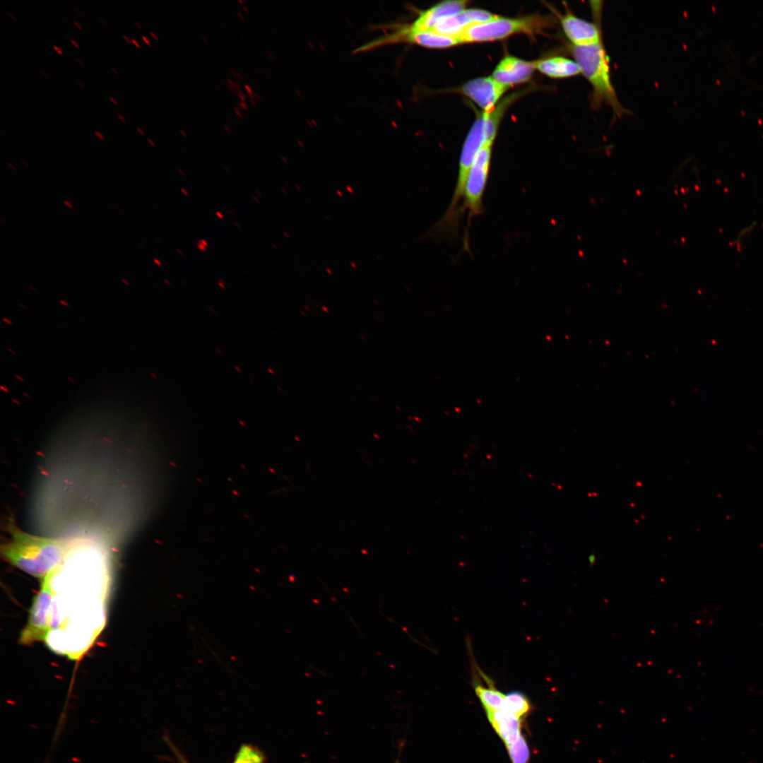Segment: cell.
<instances>
[{
	"label": "cell",
	"instance_id": "9a60e30c",
	"mask_svg": "<svg viewBox=\"0 0 763 763\" xmlns=\"http://www.w3.org/2000/svg\"><path fill=\"white\" fill-rule=\"evenodd\" d=\"M265 754L256 746L242 744L236 752L232 763H265Z\"/></svg>",
	"mask_w": 763,
	"mask_h": 763
},
{
	"label": "cell",
	"instance_id": "f5cc1de1",
	"mask_svg": "<svg viewBox=\"0 0 763 763\" xmlns=\"http://www.w3.org/2000/svg\"><path fill=\"white\" fill-rule=\"evenodd\" d=\"M134 23H135V24H136V25H137V26H138V28H139L140 29H142V26H141V25H140V24H139V23H138L137 21H136V20H135V21H134Z\"/></svg>",
	"mask_w": 763,
	"mask_h": 763
},
{
	"label": "cell",
	"instance_id": "60d3db41",
	"mask_svg": "<svg viewBox=\"0 0 763 763\" xmlns=\"http://www.w3.org/2000/svg\"><path fill=\"white\" fill-rule=\"evenodd\" d=\"M150 34L151 35V36H152V37H153V38H154L155 40H158V37H157V35H155V33H154L153 32L150 31Z\"/></svg>",
	"mask_w": 763,
	"mask_h": 763
},
{
	"label": "cell",
	"instance_id": "cb8c5ba5",
	"mask_svg": "<svg viewBox=\"0 0 763 763\" xmlns=\"http://www.w3.org/2000/svg\"><path fill=\"white\" fill-rule=\"evenodd\" d=\"M244 88L247 90L248 93H253L252 89L249 85L245 84Z\"/></svg>",
	"mask_w": 763,
	"mask_h": 763
},
{
	"label": "cell",
	"instance_id": "11a10c76",
	"mask_svg": "<svg viewBox=\"0 0 763 763\" xmlns=\"http://www.w3.org/2000/svg\"><path fill=\"white\" fill-rule=\"evenodd\" d=\"M111 69H112V71H114L115 72V73L118 74V72L117 71V70L113 66H111Z\"/></svg>",
	"mask_w": 763,
	"mask_h": 763
},
{
	"label": "cell",
	"instance_id": "83f0119b",
	"mask_svg": "<svg viewBox=\"0 0 763 763\" xmlns=\"http://www.w3.org/2000/svg\"><path fill=\"white\" fill-rule=\"evenodd\" d=\"M69 40H70V42H71V43H72V44H73V45H74V46H75L76 47H78V48L79 47V45H78V43H77V42H76L75 40H73V39H70V38H69Z\"/></svg>",
	"mask_w": 763,
	"mask_h": 763
},
{
	"label": "cell",
	"instance_id": "3957f363",
	"mask_svg": "<svg viewBox=\"0 0 763 763\" xmlns=\"http://www.w3.org/2000/svg\"><path fill=\"white\" fill-rule=\"evenodd\" d=\"M553 23L550 17L538 14L520 18L497 16L490 21L468 27L456 38L459 44L499 40L515 34L542 33Z\"/></svg>",
	"mask_w": 763,
	"mask_h": 763
},
{
	"label": "cell",
	"instance_id": "ac0fdd59",
	"mask_svg": "<svg viewBox=\"0 0 763 763\" xmlns=\"http://www.w3.org/2000/svg\"><path fill=\"white\" fill-rule=\"evenodd\" d=\"M236 93L243 102L246 101L247 96L242 90H239Z\"/></svg>",
	"mask_w": 763,
	"mask_h": 763
},
{
	"label": "cell",
	"instance_id": "816d5d0a",
	"mask_svg": "<svg viewBox=\"0 0 763 763\" xmlns=\"http://www.w3.org/2000/svg\"><path fill=\"white\" fill-rule=\"evenodd\" d=\"M179 132L183 135V136L187 137V134L183 130L180 129Z\"/></svg>",
	"mask_w": 763,
	"mask_h": 763
},
{
	"label": "cell",
	"instance_id": "4316f807",
	"mask_svg": "<svg viewBox=\"0 0 763 763\" xmlns=\"http://www.w3.org/2000/svg\"><path fill=\"white\" fill-rule=\"evenodd\" d=\"M35 66L45 76H46L47 78L49 77L48 75L47 74V73L45 72L43 70H42L37 65H36Z\"/></svg>",
	"mask_w": 763,
	"mask_h": 763
},
{
	"label": "cell",
	"instance_id": "7dc6e473",
	"mask_svg": "<svg viewBox=\"0 0 763 763\" xmlns=\"http://www.w3.org/2000/svg\"><path fill=\"white\" fill-rule=\"evenodd\" d=\"M74 9L76 11L77 13H80L81 15H83V13L81 12V11L79 8L75 7Z\"/></svg>",
	"mask_w": 763,
	"mask_h": 763
},
{
	"label": "cell",
	"instance_id": "c3c4849f",
	"mask_svg": "<svg viewBox=\"0 0 763 763\" xmlns=\"http://www.w3.org/2000/svg\"><path fill=\"white\" fill-rule=\"evenodd\" d=\"M76 61H78V63H79V64H81V66H83V64L82 63V61H81V60L80 59H78V57H76Z\"/></svg>",
	"mask_w": 763,
	"mask_h": 763
},
{
	"label": "cell",
	"instance_id": "7a4b0ae2",
	"mask_svg": "<svg viewBox=\"0 0 763 763\" xmlns=\"http://www.w3.org/2000/svg\"><path fill=\"white\" fill-rule=\"evenodd\" d=\"M569 49L581 74L591 86V107L596 109L605 105L617 118L627 114L628 110L620 103L612 83L610 59L603 40L585 46L570 45Z\"/></svg>",
	"mask_w": 763,
	"mask_h": 763
},
{
	"label": "cell",
	"instance_id": "9c48e42d",
	"mask_svg": "<svg viewBox=\"0 0 763 763\" xmlns=\"http://www.w3.org/2000/svg\"><path fill=\"white\" fill-rule=\"evenodd\" d=\"M508 88L490 76L469 81L462 86L461 90L484 112H491Z\"/></svg>",
	"mask_w": 763,
	"mask_h": 763
},
{
	"label": "cell",
	"instance_id": "e575fe53",
	"mask_svg": "<svg viewBox=\"0 0 763 763\" xmlns=\"http://www.w3.org/2000/svg\"><path fill=\"white\" fill-rule=\"evenodd\" d=\"M224 129L227 133H230V131H231L230 128L227 125L225 124L224 125Z\"/></svg>",
	"mask_w": 763,
	"mask_h": 763
},
{
	"label": "cell",
	"instance_id": "681fc988",
	"mask_svg": "<svg viewBox=\"0 0 763 763\" xmlns=\"http://www.w3.org/2000/svg\"><path fill=\"white\" fill-rule=\"evenodd\" d=\"M242 7H243V8L244 9V11L246 12H247V13L249 12L248 8L244 4H242Z\"/></svg>",
	"mask_w": 763,
	"mask_h": 763
},
{
	"label": "cell",
	"instance_id": "52a82bcc",
	"mask_svg": "<svg viewBox=\"0 0 763 763\" xmlns=\"http://www.w3.org/2000/svg\"><path fill=\"white\" fill-rule=\"evenodd\" d=\"M590 7L593 20L588 21L574 14L567 9L562 15H558L563 32L571 45L585 46L594 44L603 39L601 18L603 1H591Z\"/></svg>",
	"mask_w": 763,
	"mask_h": 763
},
{
	"label": "cell",
	"instance_id": "4dcf8cb0",
	"mask_svg": "<svg viewBox=\"0 0 763 763\" xmlns=\"http://www.w3.org/2000/svg\"><path fill=\"white\" fill-rule=\"evenodd\" d=\"M153 261H154V263H155V264H157L158 266H161L162 264H161V262H160V261L159 259H153Z\"/></svg>",
	"mask_w": 763,
	"mask_h": 763
},
{
	"label": "cell",
	"instance_id": "db71d44e",
	"mask_svg": "<svg viewBox=\"0 0 763 763\" xmlns=\"http://www.w3.org/2000/svg\"><path fill=\"white\" fill-rule=\"evenodd\" d=\"M122 281H123V282H124V283L125 284H126V285H129V283L128 280H126V279H122Z\"/></svg>",
	"mask_w": 763,
	"mask_h": 763
},
{
	"label": "cell",
	"instance_id": "5b68a950",
	"mask_svg": "<svg viewBox=\"0 0 763 763\" xmlns=\"http://www.w3.org/2000/svg\"><path fill=\"white\" fill-rule=\"evenodd\" d=\"M54 574H50L41 580L40 590L33 599L28 622L19 638V643L22 645H30L45 641L49 634L54 596L51 580Z\"/></svg>",
	"mask_w": 763,
	"mask_h": 763
},
{
	"label": "cell",
	"instance_id": "74e56055",
	"mask_svg": "<svg viewBox=\"0 0 763 763\" xmlns=\"http://www.w3.org/2000/svg\"><path fill=\"white\" fill-rule=\"evenodd\" d=\"M201 39H202V40H203V42H206V43H208V38H207V37H206L205 35H201Z\"/></svg>",
	"mask_w": 763,
	"mask_h": 763
},
{
	"label": "cell",
	"instance_id": "7c38bea8",
	"mask_svg": "<svg viewBox=\"0 0 763 763\" xmlns=\"http://www.w3.org/2000/svg\"><path fill=\"white\" fill-rule=\"evenodd\" d=\"M487 718L505 744L515 741L521 735V721L515 715L500 709L487 712Z\"/></svg>",
	"mask_w": 763,
	"mask_h": 763
},
{
	"label": "cell",
	"instance_id": "f1b7e54d",
	"mask_svg": "<svg viewBox=\"0 0 763 763\" xmlns=\"http://www.w3.org/2000/svg\"><path fill=\"white\" fill-rule=\"evenodd\" d=\"M7 165H8V167H9L10 169H11V170H12L13 171H15V170H16V167H14V166L13 165V164H12V163H11V162H7Z\"/></svg>",
	"mask_w": 763,
	"mask_h": 763
},
{
	"label": "cell",
	"instance_id": "ba28073f",
	"mask_svg": "<svg viewBox=\"0 0 763 763\" xmlns=\"http://www.w3.org/2000/svg\"><path fill=\"white\" fill-rule=\"evenodd\" d=\"M497 17V16L487 11L477 8H466L455 15L442 19L431 29L422 32H432L446 36L456 37L468 27L490 21ZM392 38L388 39L380 43L378 48L384 47L385 44Z\"/></svg>",
	"mask_w": 763,
	"mask_h": 763
},
{
	"label": "cell",
	"instance_id": "d6a6232c",
	"mask_svg": "<svg viewBox=\"0 0 763 763\" xmlns=\"http://www.w3.org/2000/svg\"><path fill=\"white\" fill-rule=\"evenodd\" d=\"M254 99H256V100H261V99H262V97H261V95H259V94L254 93Z\"/></svg>",
	"mask_w": 763,
	"mask_h": 763
},
{
	"label": "cell",
	"instance_id": "ffe728a7",
	"mask_svg": "<svg viewBox=\"0 0 763 763\" xmlns=\"http://www.w3.org/2000/svg\"><path fill=\"white\" fill-rule=\"evenodd\" d=\"M234 111H235L236 115L238 117H239V118L242 117V114L241 113V112L239 111V110L237 107H234Z\"/></svg>",
	"mask_w": 763,
	"mask_h": 763
},
{
	"label": "cell",
	"instance_id": "484cf974",
	"mask_svg": "<svg viewBox=\"0 0 763 763\" xmlns=\"http://www.w3.org/2000/svg\"><path fill=\"white\" fill-rule=\"evenodd\" d=\"M53 48H54V49H55V50H56V51H57V52H58V53H59V54H63V53H62V52H61V50L60 49V48H59V47H57V45H53Z\"/></svg>",
	"mask_w": 763,
	"mask_h": 763
},
{
	"label": "cell",
	"instance_id": "d4e9b609",
	"mask_svg": "<svg viewBox=\"0 0 763 763\" xmlns=\"http://www.w3.org/2000/svg\"><path fill=\"white\" fill-rule=\"evenodd\" d=\"M117 116H118L119 119H120V120H121V121H122V122H124V123H125V122H126V120L124 119V118L123 117V116H122V114H120V113H119V112H117Z\"/></svg>",
	"mask_w": 763,
	"mask_h": 763
},
{
	"label": "cell",
	"instance_id": "d590c367",
	"mask_svg": "<svg viewBox=\"0 0 763 763\" xmlns=\"http://www.w3.org/2000/svg\"><path fill=\"white\" fill-rule=\"evenodd\" d=\"M178 759H179V763H187L186 761L184 760L182 757H180V755L178 756Z\"/></svg>",
	"mask_w": 763,
	"mask_h": 763
},
{
	"label": "cell",
	"instance_id": "b9f144b4",
	"mask_svg": "<svg viewBox=\"0 0 763 763\" xmlns=\"http://www.w3.org/2000/svg\"><path fill=\"white\" fill-rule=\"evenodd\" d=\"M249 102H250V103H251V104H252V105L253 106H256V102H255L254 99H249Z\"/></svg>",
	"mask_w": 763,
	"mask_h": 763
},
{
	"label": "cell",
	"instance_id": "e0dca14e",
	"mask_svg": "<svg viewBox=\"0 0 763 763\" xmlns=\"http://www.w3.org/2000/svg\"><path fill=\"white\" fill-rule=\"evenodd\" d=\"M237 105L238 109L241 108V109L245 110H247L249 109L248 105H247V103L246 102L242 101V102H237Z\"/></svg>",
	"mask_w": 763,
	"mask_h": 763
},
{
	"label": "cell",
	"instance_id": "f6af8a7d",
	"mask_svg": "<svg viewBox=\"0 0 763 763\" xmlns=\"http://www.w3.org/2000/svg\"><path fill=\"white\" fill-rule=\"evenodd\" d=\"M237 15H238V16H239V18H241L242 20H243V19H244V16H243V14H242V13H240L239 11H238V12H237Z\"/></svg>",
	"mask_w": 763,
	"mask_h": 763
},
{
	"label": "cell",
	"instance_id": "1f68e13d",
	"mask_svg": "<svg viewBox=\"0 0 763 763\" xmlns=\"http://www.w3.org/2000/svg\"><path fill=\"white\" fill-rule=\"evenodd\" d=\"M131 40V42L134 43L137 47H140L139 44L138 43V42L135 39L132 38Z\"/></svg>",
	"mask_w": 763,
	"mask_h": 763
},
{
	"label": "cell",
	"instance_id": "7bdbcfd3",
	"mask_svg": "<svg viewBox=\"0 0 763 763\" xmlns=\"http://www.w3.org/2000/svg\"><path fill=\"white\" fill-rule=\"evenodd\" d=\"M136 130H137V131H138V132H139V133H140V134H141V135H143V136L144 135V132L143 131V130H142V129H141V128H139V127H138V126H137V127H136Z\"/></svg>",
	"mask_w": 763,
	"mask_h": 763
},
{
	"label": "cell",
	"instance_id": "4fadbf2b",
	"mask_svg": "<svg viewBox=\"0 0 763 763\" xmlns=\"http://www.w3.org/2000/svg\"><path fill=\"white\" fill-rule=\"evenodd\" d=\"M487 687L474 681V690L486 712L495 711L502 709L505 694L499 691L492 680L485 675Z\"/></svg>",
	"mask_w": 763,
	"mask_h": 763
},
{
	"label": "cell",
	"instance_id": "ab89813d",
	"mask_svg": "<svg viewBox=\"0 0 763 763\" xmlns=\"http://www.w3.org/2000/svg\"><path fill=\"white\" fill-rule=\"evenodd\" d=\"M73 23H74V24H75V25H76V26H77V27H78V28H79L80 30H82V28H81V25H80V24H79V23H78V22H77L76 20H73Z\"/></svg>",
	"mask_w": 763,
	"mask_h": 763
},
{
	"label": "cell",
	"instance_id": "8fae6325",
	"mask_svg": "<svg viewBox=\"0 0 763 763\" xmlns=\"http://www.w3.org/2000/svg\"><path fill=\"white\" fill-rule=\"evenodd\" d=\"M536 67L540 73L555 79L567 78L581 74L579 66L574 59L562 56H552L537 60Z\"/></svg>",
	"mask_w": 763,
	"mask_h": 763
},
{
	"label": "cell",
	"instance_id": "2e32d148",
	"mask_svg": "<svg viewBox=\"0 0 763 763\" xmlns=\"http://www.w3.org/2000/svg\"><path fill=\"white\" fill-rule=\"evenodd\" d=\"M512 763H528L530 750L523 735L514 742L506 744Z\"/></svg>",
	"mask_w": 763,
	"mask_h": 763
},
{
	"label": "cell",
	"instance_id": "44dd1931",
	"mask_svg": "<svg viewBox=\"0 0 763 763\" xmlns=\"http://www.w3.org/2000/svg\"><path fill=\"white\" fill-rule=\"evenodd\" d=\"M64 204L65 206H67L68 208H73V206L72 203H71V202H70L69 201H67V200H64Z\"/></svg>",
	"mask_w": 763,
	"mask_h": 763
},
{
	"label": "cell",
	"instance_id": "d6986e66",
	"mask_svg": "<svg viewBox=\"0 0 763 763\" xmlns=\"http://www.w3.org/2000/svg\"><path fill=\"white\" fill-rule=\"evenodd\" d=\"M94 134L99 139H100L102 141H103L105 139V137H104L103 134L101 132H100L99 131L95 130L94 131Z\"/></svg>",
	"mask_w": 763,
	"mask_h": 763
},
{
	"label": "cell",
	"instance_id": "7402d4cb",
	"mask_svg": "<svg viewBox=\"0 0 763 763\" xmlns=\"http://www.w3.org/2000/svg\"><path fill=\"white\" fill-rule=\"evenodd\" d=\"M141 37H142V39L143 40V41H144V42H146V44H147V45H148V46H150V42L149 41V39H148V38L147 37H146L145 35H141Z\"/></svg>",
	"mask_w": 763,
	"mask_h": 763
},
{
	"label": "cell",
	"instance_id": "8992f818",
	"mask_svg": "<svg viewBox=\"0 0 763 763\" xmlns=\"http://www.w3.org/2000/svg\"><path fill=\"white\" fill-rule=\"evenodd\" d=\"M493 141H486L478 152L468 171L463 191V208L471 216L479 215L491 163Z\"/></svg>",
	"mask_w": 763,
	"mask_h": 763
},
{
	"label": "cell",
	"instance_id": "f35d334b",
	"mask_svg": "<svg viewBox=\"0 0 763 763\" xmlns=\"http://www.w3.org/2000/svg\"><path fill=\"white\" fill-rule=\"evenodd\" d=\"M99 20H100V22H101V23H102L103 25H105V26H107V27H109V25H108V23H106V22H105V20H104L103 19H102V18H99Z\"/></svg>",
	"mask_w": 763,
	"mask_h": 763
},
{
	"label": "cell",
	"instance_id": "f907efd6",
	"mask_svg": "<svg viewBox=\"0 0 763 763\" xmlns=\"http://www.w3.org/2000/svg\"><path fill=\"white\" fill-rule=\"evenodd\" d=\"M226 85L230 90L232 91L234 90V88L230 84H228L227 83Z\"/></svg>",
	"mask_w": 763,
	"mask_h": 763
},
{
	"label": "cell",
	"instance_id": "680465c9",
	"mask_svg": "<svg viewBox=\"0 0 763 763\" xmlns=\"http://www.w3.org/2000/svg\"><path fill=\"white\" fill-rule=\"evenodd\" d=\"M396 763H399V762H397Z\"/></svg>",
	"mask_w": 763,
	"mask_h": 763
},
{
	"label": "cell",
	"instance_id": "6da1fadb",
	"mask_svg": "<svg viewBox=\"0 0 763 763\" xmlns=\"http://www.w3.org/2000/svg\"><path fill=\"white\" fill-rule=\"evenodd\" d=\"M11 538L1 546L4 560L40 580L56 574L66 560L72 543L26 533L12 519L7 524Z\"/></svg>",
	"mask_w": 763,
	"mask_h": 763
},
{
	"label": "cell",
	"instance_id": "603a6c76",
	"mask_svg": "<svg viewBox=\"0 0 763 763\" xmlns=\"http://www.w3.org/2000/svg\"><path fill=\"white\" fill-rule=\"evenodd\" d=\"M76 81H77V82H78V83L79 86H80V87H81V88H82L83 90H85V85H84L83 83V82L81 81V79H79V78H76Z\"/></svg>",
	"mask_w": 763,
	"mask_h": 763
},
{
	"label": "cell",
	"instance_id": "ee69618b",
	"mask_svg": "<svg viewBox=\"0 0 763 763\" xmlns=\"http://www.w3.org/2000/svg\"><path fill=\"white\" fill-rule=\"evenodd\" d=\"M8 14L13 20H16V18L14 17V16L11 12L8 11Z\"/></svg>",
	"mask_w": 763,
	"mask_h": 763
},
{
	"label": "cell",
	"instance_id": "6f0895ef",
	"mask_svg": "<svg viewBox=\"0 0 763 763\" xmlns=\"http://www.w3.org/2000/svg\"><path fill=\"white\" fill-rule=\"evenodd\" d=\"M239 2L244 4L243 1H242V0H239Z\"/></svg>",
	"mask_w": 763,
	"mask_h": 763
},
{
	"label": "cell",
	"instance_id": "5bb4252c",
	"mask_svg": "<svg viewBox=\"0 0 763 763\" xmlns=\"http://www.w3.org/2000/svg\"><path fill=\"white\" fill-rule=\"evenodd\" d=\"M502 709L521 718L531 711V704L524 694L514 691L505 695Z\"/></svg>",
	"mask_w": 763,
	"mask_h": 763
},
{
	"label": "cell",
	"instance_id": "836d02e7",
	"mask_svg": "<svg viewBox=\"0 0 763 763\" xmlns=\"http://www.w3.org/2000/svg\"><path fill=\"white\" fill-rule=\"evenodd\" d=\"M109 98L115 105H118L117 102L116 101V100L114 97H112V96H110Z\"/></svg>",
	"mask_w": 763,
	"mask_h": 763
},
{
	"label": "cell",
	"instance_id": "f546056e",
	"mask_svg": "<svg viewBox=\"0 0 763 763\" xmlns=\"http://www.w3.org/2000/svg\"><path fill=\"white\" fill-rule=\"evenodd\" d=\"M20 162L26 167H29V163L24 159H20Z\"/></svg>",
	"mask_w": 763,
	"mask_h": 763
},
{
	"label": "cell",
	"instance_id": "277c9868",
	"mask_svg": "<svg viewBox=\"0 0 763 763\" xmlns=\"http://www.w3.org/2000/svg\"><path fill=\"white\" fill-rule=\"evenodd\" d=\"M495 135L489 131L487 126V112H483L473 124L462 148L456 184L450 205L441 222L444 225H451L454 218H457L458 205L463 196L465 184L468 171L474 159L486 141L495 140Z\"/></svg>",
	"mask_w": 763,
	"mask_h": 763
},
{
	"label": "cell",
	"instance_id": "8d00e7d4",
	"mask_svg": "<svg viewBox=\"0 0 763 763\" xmlns=\"http://www.w3.org/2000/svg\"><path fill=\"white\" fill-rule=\"evenodd\" d=\"M123 37H124V38L125 39V40H126V42H128L129 43H131V40H130V39H129V37H127V36H126V35H124H124H123Z\"/></svg>",
	"mask_w": 763,
	"mask_h": 763
},
{
	"label": "cell",
	"instance_id": "bcb514c9",
	"mask_svg": "<svg viewBox=\"0 0 763 763\" xmlns=\"http://www.w3.org/2000/svg\"><path fill=\"white\" fill-rule=\"evenodd\" d=\"M147 141H148V143H150V144H151V145H152L153 146H155V143H154L153 141H152V140H151V139H150V138H148V139H147Z\"/></svg>",
	"mask_w": 763,
	"mask_h": 763
},
{
	"label": "cell",
	"instance_id": "9f6ffc18",
	"mask_svg": "<svg viewBox=\"0 0 763 763\" xmlns=\"http://www.w3.org/2000/svg\"><path fill=\"white\" fill-rule=\"evenodd\" d=\"M64 19L68 22L69 21V18H67L66 17H64Z\"/></svg>",
	"mask_w": 763,
	"mask_h": 763
},
{
	"label": "cell",
	"instance_id": "30bf717a",
	"mask_svg": "<svg viewBox=\"0 0 763 763\" xmlns=\"http://www.w3.org/2000/svg\"><path fill=\"white\" fill-rule=\"evenodd\" d=\"M536 69V61H527L512 56L504 57L492 73V78L509 88L528 81Z\"/></svg>",
	"mask_w": 763,
	"mask_h": 763
}]
</instances>
